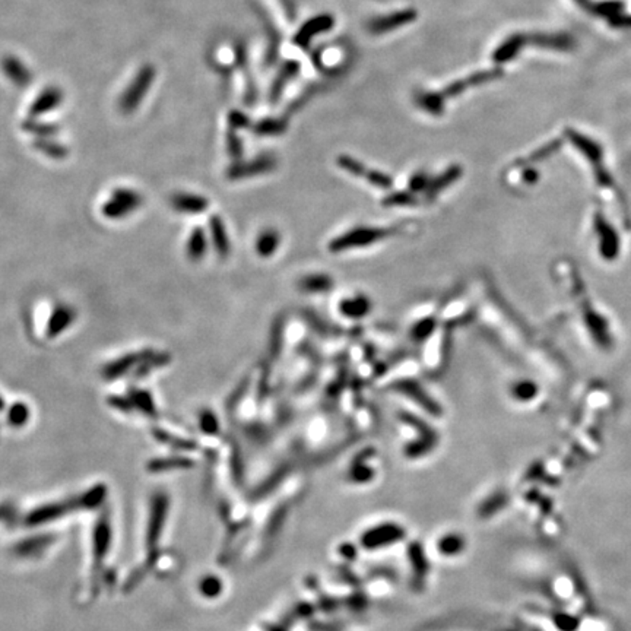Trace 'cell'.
<instances>
[{
  "mask_svg": "<svg viewBox=\"0 0 631 631\" xmlns=\"http://www.w3.org/2000/svg\"><path fill=\"white\" fill-rule=\"evenodd\" d=\"M393 230L385 228H368V227H359L353 231H348L346 234L337 237L331 246V252H344L348 249H355V247H366L371 243H376L385 237L390 235Z\"/></svg>",
  "mask_w": 631,
  "mask_h": 631,
  "instance_id": "cell-1",
  "label": "cell"
},
{
  "mask_svg": "<svg viewBox=\"0 0 631 631\" xmlns=\"http://www.w3.org/2000/svg\"><path fill=\"white\" fill-rule=\"evenodd\" d=\"M142 204L141 196L133 190L117 189L112 191L110 200L103 205V213L107 218L119 219L129 215Z\"/></svg>",
  "mask_w": 631,
  "mask_h": 631,
  "instance_id": "cell-2",
  "label": "cell"
},
{
  "mask_svg": "<svg viewBox=\"0 0 631 631\" xmlns=\"http://www.w3.org/2000/svg\"><path fill=\"white\" fill-rule=\"evenodd\" d=\"M501 75H503V72L500 69H490V71H481V72H477V73H472V75H469V76H466L464 79H459V81L446 86L442 91V95L444 97V99L453 98L456 95H460L468 88L487 84L490 81H494V79L501 78Z\"/></svg>",
  "mask_w": 631,
  "mask_h": 631,
  "instance_id": "cell-3",
  "label": "cell"
},
{
  "mask_svg": "<svg viewBox=\"0 0 631 631\" xmlns=\"http://www.w3.org/2000/svg\"><path fill=\"white\" fill-rule=\"evenodd\" d=\"M152 354L154 353H151L150 349H146V351H142V353L123 355L121 358L116 359V361H112V363H110L108 366L104 367L103 377L107 379V380H115L117 377H121L123 374L126 373V371H129L133 367H138L141 363H143L145 359L150 358Z\"/></svg>",
  "mask_w": 631,
  "mask_h": 631,
  "instance_id": "cell-4",
  "label": "cell"
},
{
  "mask_svg": "<svg viewBox=\"0 0 631 631\" xmlns=\"http://www.w3.org/2000/svg\"><path fill=\"white\" fill-rule=\"evenodd\" d=\"M415 19H416V12L414 9L401 10V12H396V14L373 19L368 24V31L371 34H383V32H388V31L407 25Z\"/></svg>",
  "mask_w": 631,
  "mask_h": 631,
  "instance_id": "cell-5",
  "label": "cell"
},
{
  "mask_svg": "<svg viewBox=\"0 0 631 631\" xmlns=\"http://www.w3.org/2000/svg\"><path fill=\"white\" fill-rule=\"evenodd\" d=\"M396 389L399 392H402L403 394H407V396H409L412 401H415L418 405H421V407L425 411L430 412V414H433V415H440L442 414L440 405H438L436 401H433V398L428 396L427 392L418 385V383H415L412 380H402L396 385Z\"/></svg>",
  "mask_w": 631,
  "mask_h": 631,
  "instance_id": "cell-6",
  "label": "cell"
},
{
  "mask_svg": "<svg viewBox=\"0 0 631 631\" xmlns=\"http://www.w3.org/2000/svg\"><path fill=\"white\" fill-rule=\"evenodd\" d=\"M333 27V18L331 15H320L310 19L306 25H302L296 36V44L300 47H307L310 40L320 32L328 31Z\"/></svg>",
  "mask_w": 631,
  "mask_h": 631,
  "instance_id": "cell-7",
  "label": "cell"
},
{
  "mask_svg": "<svg viewBox=\"0 0 631 631\" xmlns=\"http://www.w3.org/2000/svg\"><path fill=\"white\" fill-rule=\"evenodd\" d=\"M75 319H76V313L72 307L69 306L56 307L47 323V336L56 337L58 335L63 333L75 322Z\"/></svg>",
  "mask_w": 631,
  "mask_h": 631,
  "instance_id": "cell-8",
  "label": "cell"
},
{
  "mask_svg": "<svg viewBox=\"0 0 631 631\" xmlns=\"http://www.w3.org/2000/svg\"><path fill=\"white\" fill-rule=\"evenodd\" d=\"M275 167V161L270 160V158H259V160H254L249 164L244 165H235L228 171V176L231 178H244V177H252L256 174H263L272 170Z\"/></svg>",
  "mask_w": 631,
  "mask_h": 631,
  "instance_id": "cell-9",
  "label": "cell"
},
{
  "mask_svg": "<svg viewBox=\"0 0 631 631\" xmlns=\"http://www.w3.org/2000/svg\"><path fill=\"white\" fill-rule=\"evenodd\" d=\"M171 205L176 211L183 213H202L208 209L209 202L205 198L198 195L182 193L173 196Z\"/></svg>",
  "mask_w": 631,
  "mask_h": 631,
  "instance_id": "cell-10",
  "label": "cell"
},
{
  "mask_svg": "<svg viewBox=\"0 0 631 631\" xmlns=\"http://www.w3.org/2000/svg\"><path fill=\"white\" fill-rule=\"evenodd\" d=\"M526 41V37L522 36V34H517V36L510 37L509 40H505L501 46L494 51L492 59L495 63H505L516 58V54L521 51L523 47V44Z\"/></svg>",
  "mask_w": 631,
  "mask_h": 631,
  "instance_id": "cell-11",
  "label": "cell"
},
{
  "mask_svg": "<svg viewBox=\"0 0 631 631\" xmlns=\"http://www.w3.org/2000/svg\"><path fill=\"white\" fill-rule=\"evenodd\" d=\"M209 228L212 233V241L213 246H215V250L219 256L225 257L230 253V240L224 222L218 217H212L209 222Z\"/></svg>",
  "mask_w": 631,
  "mask_h": 631,
  "instance_id": "cell-12",
  "label": "cell"
},
{
  "mask_svg": "<svg viewBox=\"0 0 631 631\" xmlns=\"http://www.w3.org/2000/svg\"><path fill=\"white\" fill-rule=\"evenodd\" d=\"M340 309H341L342 314L346 316V318L359 319V318H364V316L370 311L371 302L366 296H358L355 298L344 300L341 302Z\"/></svg>",
  "mask_w": 631,
  "mask_h": 631,
  "instance_id": "cell-13",
  "label": "cell"
},
{
  "mask_svg": "<svg viewBox=\"0 0 631 631\" xmlns=\"http://www.w3.org/2000/svg\"><path fill=\"white\" fill-rule=\"evenodd\" d=\"M206 249H208V243H206L205 231L202 228H195L187 241V247H186L187 256L191 259V261H200V259L204 257Z\"/></svg>",
  "mask_w": 631,
  "mask_h": 631,
  "instance_id": "cell-14",
  "label": "cell"
},
{
  "mask_svg": "<svg viewBox=\"0 0 631 631\" xmlns=\"http://www.w3.org/2000/svg\"><path fill=\"white\" fill-rule=\"evenodd\" d=\"M460 176H462V168L459 165H452L446 173H443L440 177H437L434 182L427 187V196L431 198V196H436L437 193H440L443 189L455 183Z\"/></svg>",
  "mask_w": 631,
  "mask_h": 631,
  "instance_id": "cell-15",
  "label": "cell"
},
{
  "mask_svg": "<svg viewBox=\"0 0 631 631\" xmlns=\"http://www.w3.org/2000/svg\"><path fill=\"white\" fill-rule=\"evenodd\" d=\"M279 241H281V237L275 230H266L259 235V239L256 240V252L259 253V256L267 257L275 253V250L279 246Z\"/></svg>",
  "mask_w": 631,
  "mask_h": 631,
  "instance_id": "cell-16",
  "label": "cell"
},
{
  "mask_svg": "<svg viewBox=\"0 0 631 631\" xmlns=\"http://www.w3.org/2000/svg\"><path fill=\"white\" fill-rule=\"evenodd\" d=\"M444 101L442 93H425L416 98L418 106L434 116H440L444 111Z\"/></svg>",
  "mask_w": 631,
  "mask_h": 631,
  "instance_id": "cell-17",
  "label": "cell"
},
{
  "mask_svg": "<svg viewBox=\"0 0 631 631\" xmlns=\"http://www.w3.org/2000/svg\"><path fill=\"white\" fill-rule=\"evenodd\" d=\"M298 69H300V64L297 62H288L283 67V71H281V73L278 75V78L275 79V82L272 85V91H270V99H272V103H275V101L279 98L281 91L284 89L287 81L292 76H296Z\"/></svg>",
  "mask_w": 631,
  "mask_h": 631,
  "instance_id": "cell-18",
  "label": "cell"
},
{
  "mask_svg": "<svg viewBox=\"0 0 631 631\" xmlns=\"http://www.w3.org/2000/svg\"><path fill=\"white\" fill-rule=\"evenodd\" d=\"M130 401L134 408L141 409L146 415H155V403L151 398V394L145 390H132L130 392Z\"/></svg>",
  "mask_w": 631,
  "mask_h": 631,
  "instance_id": "cell-19",
  "label": "cell"
},
{
  "mask_svg": "<svg viewBox=\"0 0 631 631\" xmlns=\"http://www.w3.org/2000/svg\"><path fill=\"white\" fill-rule=\"evenodd\" d=\"M300 285L302 289L310 291V292H322V291L329 289L333 285V281L332 278L326 276V275H311V276L304 278L300 283Z\"/></svg>",
  "mask_w": 631,
  "mask_h": 631,
  "instance_id": "cell-20",
  "label": "cell"
},
{
  "mask_svg": "<svg viewBox=\"0 0 631 631\" xmlns=\"http://www.w3.org/2000/svg\"><path fill=\"white\" fill-rule=\"evenodd\" d=\"M336 163H337V167H341L342 170H345L346 173L353 174L355 177H366V174H367L366 167L359 161L354 160L353 156L341 155V156L336 158Z\"/></svg>",
  "mask_w": 631,
  "mask_h": 631,
  "instance_id": "cell-21",
  "label": "cell"
},
{
  "mask_svg": "<svg viewBox=\"0 0 631 631\" xmlns=\"http://www.w3.org/2000/svg\"><path fill=\"white\" fill-rule=\"evenodd\" d=\"M28 416H29V408H28V405L24 402L14 403L8 412L9 422L16 427L24 425L28 421Z\"/></svg>",
  "mask_w": 631,
  "mask_h": 631,
  "instance_id": "cell-22",
  "label": "cell"
},
{
  "mask_svg": "<svg viewBox=\"0 0 631 631\" xmlns=\"http://www.w3.org/2000/svg\"><path fill=\"white\" fill-rule=\"evenodd\" d=\"M415 204H416V199L411 193H407V191H398V193H393L383 200V205H388V206L415 205Z\"/></svg>",
  "mask_w": 631,
  "mask_h": 631,
  "instance_id": "cell-23",
  "label": "cell"
},
{
  "mask_svg": "<svg viewBox=\"0 0 631 631\" xmlns=\"http://www.w3.org/2000/svg\"><path fill=\"white\" fill-rule=\"evenodd\" d=\"M434 326H436V320H434V319H425V320L420 322V323L416 324L415 328L412 329V337H414L415 341H424L425 337L433 332Z\"/></svg>",
  "mask_w": 631,
  "mask_h": 631,
  "instance_id": "cell-24",
  "label": "cell"
},
{
  "mask_svg": "<svg viewBox=\"0 0 631 631\" xmlns=\"http://www.w3.org/2000/svg\"><path fill=\"white\" fill-rule=\"evenodd\" d=\"M366 178L368 180V182L379 187V189H390L392 184H393V180L388 176V174H383L380 171H367L366 174Z\"/></svg>",
  "mask_w": 631,
  "mask_h": 631,
  "instance_id": "cell-25",
  "label": "cell"
},
{
  "mask_svg": "<svg viewBox=\"0 0 631 631\" xmlns=\"http://www.w3.org/2000/svg\"><path fill=\"white\" fill-rule=\"evenodd\" d=\"M283 322L274 324L272 333H270V353L274 354V357L278 355L279 348L283 345Z\"/></svg>",
  "mask_w": 631,
  "mask_h": 631,
  "instance_id": "cell-26",
  "label": "cell"
},
{
  "mask_svg": "<svg viewBox=\"0 0 631 631\" xmlns=\"http://www.w3.org/2000/svg\"><path fill=\"white\" fill-rule=\"evenodd\" d=\"M200 427L208 434H213L218 430V422H217V416L213 415L211 411H204L200 414Z\"/></svg>",
  "mask_w": 631,
  "mask_h": 631,
  "instance_id": "cell-27",
  "label": "cell"
},
{
  "mask_svg": "<svg viewBox=\"0 0 631 631\" xmlns=\"http://www.w3.org/2000/svg\"><path fill=\"white\" fill-rule=\"evenodd\" d=\"M284 128H285V125L283 121H279V120H266L256 129V132L265 133V134H275V133L284 132Z\"/></svg>",
  "mask_w": 631,
  "mask_h": 631,
  "instance_id": "cell-28",
  "label": "cell"
},
{
  "mask_svg": "<svg viewBox=\"0 0 631 631\" xmlns=\"http://www.w3.org/2000/svg\"><path fill=\"white\" fill-rule=\"evenodd\" d=\"M108 403L111 405V407H115L120 411H125V412H130L134 407H133V403L130 401V398H123V396H111L108 399Z\"/></svg>",
  "mask_w": 631,
  "mask_h": 631,
  "instance_id": "cell-29",
  "label": "cell"
},
{
  "mask_svg": "<svg viewBox=\"0 0 631 631\" xmlns=\"http://www.w3.org/2000/svg\"><path fill=\"white\" fill-rule=\"evenodd\" d=\"M428 186V182H427V176L424 173H418V174H415L411 180V183H409V187L411 190H421V189H425Z\"/></svg>",
  "mask_w": 631,
  "mask_h": 631,
  "instance_id": "cell-30",
  "label": "cell"
}]
</instances>
